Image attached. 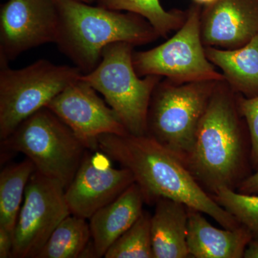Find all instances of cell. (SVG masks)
<instances>
[{
    "instance_id": "1",
    "label": "cell",
    "mask_w": 258,
    "mask_h": 258,
    "mask_svg": "<svg viewBox=\"0 0 258 258\" xmlns=\"http://www.w3.org/2000/svg\"><path fill=\"white\" fill-rule=\"evenodd\" d=\"M184 164L210 195L221 187L237 190L252 174L248 128L225 80L215 86Z\"/></svg>"
},
{
    "instance_id": "2",
    "label": "cell",
    "mask_w": 258,
    "mask_h": 258,
    "mask_svg": "<svg viewBox=\"0 0 258 258\" xmlns=\"http://www.w3.org/2000/svg\"><path fill=\"white\" fill-rule=\"evenodd\" d=\"M98 150L132 171L146 203L171 199L206 214L223 228L240 227L200 186L182 161L149 136L103 134L98 138Z\"/></svg>"
},
{
    "instance_id": "3",
    "label": "cell",
    "mask_w": 258,
    "mask_h": 258,
    "mask_svg": "<svg viewBox=\"0 0 258 258\" xmlns=\"http://www.w3.org/2000/svg\"><path fill=\"white\" fill-rule=\"evenodd\" d=\"M60 17L59 50L83 74L96 69L103 49L117 42L146 45L159 36L143 17L92 6L79 0H54Z\"/></svg>"
},
{
    "instance_id": "4",
    "label": "cell",
    "mask_w": 258,
    "mask_h": 258,
    "mask_svg": "<svg viewBox=\"0 0 258 258\" xmlns=\"http://www.w3.org/2000/svg\"><path fill=\"white\" fill-rule=\"evenodd\" d=\"M1 142L7 150L24 154L37 171L58 181L64 189L88 151L74 131L47 107L28 117Z\"/></svg>"
},
{
    "instance_id": "5",
    "label": "cell",
    "mask_w": 258,
    "mask_h": 258,
    "mask_svg": "<svg viewBox=\"0 0 258 258\" xmlns=\"http://www.w3.org/2000/svg\"><path fill=\"white\" fill-rule=\"evenodd\" d=\"M218 81L179 83L163 79L153 91L147 135L183 164L191 152L200 120Z\"/></svg>"
},
{
    "instance_id": "6",
    "label": "cell",
    "mask_w": 258,
    "mask_h": 258,
    "mask_svg": "<svg viewBox=\"0 0 258 258\" xmlns=\"http://www.w3.org/2000/svg\"><path fill=\"white\" fill-rule=\"evenodd\" d=\"M134 47L124 42L107 45L96 69L80 78L104 97L129 134L144 136L147 135L148 111L153 91L164 78L137 75L133 63Z\"/></svg>"
},
{
    "instance_id": "7",
    "label": "cell",
    "mask_w": 258,
    "mask_h": 258,
    "mask_svg": "<svg viewBox=\"0 0 258 258\" xmlns=\"http://www.w3.org/2000/svg\"><path fill=\"white\" fill-rule=\"evenodd\" d=\"M82 74L76 66H59L43 59L21 69L0 66L1 141Z\"/></svg>"
},
{
    "instance_id": "8",
    "label": "cell",
    "mask_w": 258,
    "mask_h": 258,
    "mask_svg": "<svg viewBox=\"0 0 258 258\" xmlns=\"http://www.w3.org/2000/svg\"><path fill=\"white\" fill-rule=\"evenodd\" d=\"M202 10L203 6L194 3L174 36L150 50L134 51L133 63L139 76L153 75L179 83L225 80L205 53L200 29Z\"/></svg>"
},
{
    "instance_id": "9",
    "label": "cell",
    "mask_w": 258,
    "mask_h": 258,
    "mask_svg": "<svg viewBox=\"0 0 258 258\" xmlns=\"http://www.w3.org/2000/svg\"><path fill=\"white\" fill-rule=\"evenodd\" d=\"M71 212L62 185L35 170L29 180L13 236V258H37Z\"/></svg>"
},
{
    "instance_id": "10",
    "label": "cell",
    "mask_w": 258,
    "mask_h": 258,
    "mask_svg": "<svg viewBox=\"0 0 258 258\" xmlns=\"http://www.w3.org/2000/svg\"><path fill=\"white\" fill-rule=\"evenodd\" d=\"M59 25L54 0H8L0 10V66L30 49L56 43Z\"/></svg>"
},
{
    "instance_id": "11",
    "label": "cell",
    "mask_w": 258,
    "mask_h": 258,
    "mask_svg": "<svg viewBox=\"0 0 258 258\" xmlns=\"http://www.w3.org/2000/svg\"><path fill=\"white\" fill-rule=\"evenodd\" d=\"M46 107L74 131L88 150H98V138L103 134H129L116 113L81 78Z\"/></svg>"
},
{
    "instance_id": "12",
    "label": "cell",
    "mask_w": 258,
    "mask_h": 258,
    "mask_svg": "<svg viewBox=\"0 0 258 258\" xmlns=\"http://www.w3.org/2000/svg\"><path fill=\"white\" fill-rule=\"evenodd\" d=\"M134 182L130 169L113 167L103 153L92 154L88 151L74 179L64 189V198L71 215L89 220Z\"/></svg>"
},
{
    "instance_id": "13",
    "label": "cell",
    "mask_w": 258,
    "mask_h": 258,
    "mask_svg": "<svg viewBox=\"0 0 258 258\" xmlns=\"http://www.w3.org/2000/svg\"><path fill=\"white\" fill-rule=\"evenodd\" d=\"M200 29L205 47L244 46L258 34V0H217L204 6Z\"/></svg>"
},
{
    "instance_id": "14",
    "label": "cell",
    "mask_w": 258,
    "mask_h": 258,
    "mask_svg": "<svg viewBox=\"0 0 258 258\" xmlns=\"http://www.w3.org/2000/svg\"><path fill=\"white\" fill-rule=\"evenodd\" d=\"M144 203L143 191L134 182L89 219L97 257H104L111 244L138 220L144 212Z\"/></svg>"
},
{
    "instance_id": "15",
    "label": "cell",
    "mask_w": 258,
    "mask_h": 258,
    "mask_svg": "<svg viewBox=\"0 0 258 258\" xmlns=\"http://www.w3.org/2000/svg\"><path fill=\"white\" fill-rule=\"evenodd\" d=\"M252 234L244 226L235 230L218 229L203 212L188 208L187 246L190 257L242 258Z\"/></svg>"
},
{
    "instance_id": "16",
    "label": "cell",
    "mask_w": 258,
    "mask_h": 258,
    "mask_svg": "<svg viewBox=\"0 0 258 258\" xmlns=\"http://www.w3.org/2000/svg\"><path fill=\"white\" fill-rule=\"evenodd\" d=\"M154 204L155 211L151 217L154 258L189 257L187 207L164 198L158 199Z\"/></svg>"
},
{
    "instance_id": "17",
    "label": "cell",
    "mask_w": 258,
    "mask_h": 258,
    "mask_svg": "<svg viewBox=\"0 0 258 258\" xmlns=\"http://www.w3.org/2000/svg\"><path fill=\"white\" fill-rule=\"evenodd\" d=\"M208 60L222 71L225 81L237 94L258 96V34L234 50L205 47Z\"/></svg>"
},
{
    "instance_id": "18",
    "label": "cell",
    "mask_w": 258,
    "mask_h": 258,
    "mask_svg": "<svg viewBox=\"0 0 258 258\" xmlns=\"http://www.w3.org/2000/svg\"><path fill=\"white\" fill-rule=\"evenodd\" d=\"M35 166L30 159L7 166L0 173V226L14 232L29 180Z\"/></svg>"
},
{
    "instance_id": "19",
    "label": "cell",
    "mask_w": 258,
    "mask_h": 258,
    "mask_svg": "<svg viewBox=\"0 0 258 258\" xmlns=\"http://www.w3.org/2000/svg\"><path fill=\"white\" fill-rule=\"evenodd\" d=\"M92 240L86 219L70 215L51 234L37 258H79Z\"/></svg>"
},
{
    "instance_id": "20",
    "label": "cell",
    "mask_w": 258,
    "mask_h": 258,
    "mask_svg": "<svg viewBox=\"0 0 258 258\" xmlns=\"http://www.w3.org/2000/svg\"><path fill=\"white\" fill-rule=\"evenodd\" d=\"M98 6L116 11H125L143 17L154 27L159 36L167 37L169 33L182 27L187 12L165 10L160 0H96Z\"/></svg>"
},
{
    "instance_id": "21",
    "label": "cell",
    "mask_w": 258,
    "mask_h": 258,
    "mask_svg": "<svg viewBox=\"0 0 258 258\" xmlns=\"http://www.w3.org/2000/svg\"><path fill=\"white\" fill-rule=\"evenodd\" d=\"M151 217L149 212H142L134 225L111 244L104 257L154 258Z\"/></svg>"
},
{
    "instance_id": "22",
    "label": "cell",
    "mask_w": 258,
    "mask_h": 258,
    "mask_svg": "<svg viewBox=\"0 0 258 258\" xmlns=\"http://www.w3.org/2000/svg\"><path fill=\"white\" fill-rule=\"evenodd\" d=\"M211 197L241 225L258 238V195H245L228 188H220Z\"/></svg>"
},
{
    "instance_id": "23",
    "label": "cell",
    "mask_w": 258,
    "mask_h": 258,
    "mask_svg": "<svg viewBox=\"0 0 258 258\" xmlns=\"http://www.w3.org/2000/svg\"><path fill=\"white\" fill-rule=\"evenodd\" d=\"M237 106L245 120L251 140V164L258 170V96L246 98L237 93Z\"/></svg>"
},
{
    "instance_id": "24",
    "label": "cell",
    "mask_w": 258,
    "mask_h": 258,
    "mask_svg": "<svg viewBox=\"0 0 258 258\" xmlns=\"http://www.w3.org/2000/svg\"><path fill=\"white\" fill-rule=\"evenodd\" d=\"M13 232L0 226V258L13 257Z\"/></svg>"
},
{
    "instance_id": "25",
    "label": "cell",
    "mask_w": 258,
    "mask_h": 258,
    "mask_svg": "<svg viewBox=\"0 0 258 258\" xmlns=\"http://www.w3.org/2000/svg\"><path fill=\"white\" fill-rule=\"evenodd\" d=\"M236 191L245 195L258 194V170L244 179Z\"/></svg>"
},
{
    "instance_id": "26",
    "label": "cell",
    "mask_w": 258,
    "mask_h": 258,
    "mask_svg": "<svg viewBox=\"0 0 258 258\" xmlns=\"http://www.w3.org/2000/svg\"><path fill=\"white\" fill-rule=\"evenodd\" d=\"M244 258H258V238H252L244 251Z\"/></svg>"
},
{
    "instance_id": "27",
    "label": "cell",
    "mask_w": 258,
    "mask_h": 258,
    "mask_svg": "<svg viewBox=\"0 0 258 258\" xmlns=\"http://www.w3.org/2000/svg\"><path fill=\"white\" fill-rule=\"evenodd\" d=\"M192 1L195 4L200 5L204 7L206 6V5L212 4V3H215L217 0H192Z\"/></svg>"
},
{
    "instance_id": "28",
    "label": "cell",
    "mask_w": 258,
    "mask_h": 258,
    "mask_svg": "<svg viewBox=\"0 0 258 258\" xmlns=\"http://www.w3.org/2000/svg\"><path fill=\"white\" fill-rule=\"evenodd\" d=\"M79 1L83 2L85 3H88V4H92L94 2H96V0H79Z\"/></svg>"
}]
</instances>
